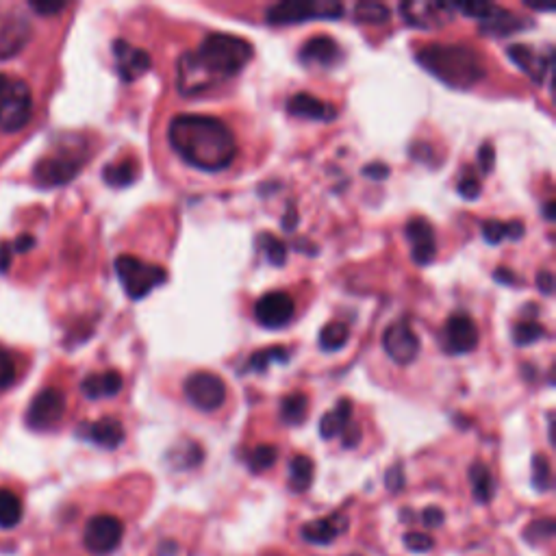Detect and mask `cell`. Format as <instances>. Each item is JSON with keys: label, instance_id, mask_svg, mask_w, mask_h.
<instances>
[{"label": "cell", "instance_id": "obj_1", "mask_svg": "<svg viewBox=\"0 0 556 556\" xmlns=\"http://www.w3.org/2000/svg\"><path fill=\"white\" fill-rule=\"evenodd\" d=\"M255 57V48L233 33H211L198 50H187L176 63V90L181 96H198L222 81L237 77Z\"/></svg>", "mask_w": 556, "mask_h": 556}, {"label": "cell", "instance_id": "obj_2", "mask_svg": "<svg viewBox=\"0 0 556 556\" xmlns=\"http://www.w3.org/2000/svg\"><path fill=\"white\" fill-rule=\"evenodd\" d=\"M168 142L187 166L222 172L237 157V139L222 120L200 113H179L168 124Z\"/></svg>", "mask_w": 556, "mask_h": 556}, {"label": "cell", "instance_id": "obj_3", "mask_svg": "<svg viewBox=\"0 0 556 556\" xmlns=\"http://www.w3.org/2000/svg\"><path fill=\"white\" fill-rule=\"evenodd\" d=\"M417 63L452 90H472L485 79V63L474 48L463 44H428L415 55Z\"/></svg>", "mask_w": 556, "mask_h": 556}, {"label": "cell", "instance_id": "obj_4", "mask_svg": "<svg viewBox=\"0 0 556 556\" xmlns=\"http://www.w3.org/2000/svg\"><path fill=\"white\" fill-rule=\"evenodd\" d=\"M116 274L120 285L131 300H144L150 292L168 281V270L157 263H146L131 255L116 259Z\"/></svg>", "mask_w": 556, "mask_h": 556}, {"label": "cell", "instance_id": "obj_5", "mask_svg": "<svg viewBox=\"0 0 556 556\" xmlns=\"http://www.w3.org/2000/svg\"><path fill=\"white\" fill-rule=\"evenodd\" d=\"M344 16V5L333 0H289V3L272 5L265 11V22L278 24H302L309 20H339Z\"/></svg>", "mask_w": 556, "mask_h": 556}, {"label": "cell", "instance_id": "obj_6", "mask_svg": "<svg viewBox=\"0 0 556 556\" xmlns=\"http://www.w3.org/2000/svg\"><path fill=\"white\" fill-rule=\"evenodd\" d=\"M33 113L31 87L20 79H7L0 87V131L18 133L29 124Z\"/></svg>", "mask_w": 556, "mask_h": 556}, {"label": "cell", "instance_id": "obj_7", "mask_svg": "<svg viewBox=\"0 0 556 556\" xmlns=\"http://www.w3.org/2000/svg\"><path fill=\"white\" fill-rule=\"evenodd\" d=\"M185 398L192 407L205 413L218 411L226 400V385L218 374L213 372H194L183 383Z\"/></svg>", "mask_w": 556, "mask_h": 556}, {"label": "cell", "instance_id": "obj_8", "mask_svg": "<svg viewBox=\"0 0 556 556\" xmlns=\"http://www.w3.org/2000/svg\"><path fill=\"white\" fill-rule=\"evenodd\" d=\"M124 537V526L116 515H94L85 526L83 543L94 556H107L116 550Z\"/></svg>", "mask_w": 556, "mask_h": 556}, {"label": "cell", "instance_id": "obj_9", "mask_svg": "<svg viewBox=\"0 0 556 556\" xmlns=\"http://www.w3.org/2000/svg\"><path fill=\"white\" fill-rule=\"evenodd\" d=\"M63 413H66V396L59 389L48 387L33 398L24 417H27V424L33 431H50L61 422Z\"/></svg>", "mask_w": 556, "mask_h": 556}, {"label": "cell", "instance_id": "obj_10", "mask_svg": "<svg viewBox=\"0 0 556 556\" xmlns=\"http://www.w3.org/2000/svg\"><path fill=\"white\" fill-rule=\"evenodd\" d=\"M383 348L387 357L398 365H411L420 355V337L413 333L407 320L391 324L383 335Z\"/></svg>", "mask_w": 556, "mask_h": 556}, {"label": "cell", "instance_id": "obj_11", "mask_svg": "<svg viewBox=\"0 0 556 556\" xmlns=\"http://www.w3.org/2000/svg\"><path fill=\"white\" fill-rule=\"evenodd\" d=\"M81 166H83V159L72 157V155L44 157L37 161L33 176H35L37 185H42V187H61V185L70 183L72 179H77Z\"/></svg>", "mask_w": 556, "mask_h": 556}, {"label": "cell", "instance_id": "obj_12", "mask_svg": "<svg viewBox=\"0 0 556 556\" xmlns=\"http://www.w3.org/2000/svg\"><path fill=\"white\" fill-rule=\"evenodd\" d=\"M441 344L448 355H467L478 346V328L470 315H452L448 318L444 333H441Z\"/></svg>", "mask_w": 556, "mask_h": 556}, {"label": "cell", "instance_id": "obj_13", "mask_svg": "<svg viewBox=\"0 0 556 556\" xmlns=\"http://www.w3.org/2000/svg\"><path fill=\"white\" fill-rule=\"evenodd\" d=\"M296 305L292 296H287L285 292H270L265 294L261 300H257L255 305V318L263 328H283L294 320Z\"/></svg>", "mask_w": 556, "mask_h": 556}, {"label": "cell", "instance_id": "obj_14", "mask_svg": "<svg viewBox=\"0 0 556 556\" xmlns=\"http://www.w3.org/2000/svg\"><path fill=\"white\" fill-rule=\"evenodd\" d=\"M113 57H116V68L124 83H133L153 66V59L142 48H135L129 42L116 40L113 42Z\"/></svg>", "mask_w": 556, "mask_h": 556}, {"label": "cell", "instance_id": "obj_15", "mask_svg": "<svg viewBox=\"0 0 556 556\" xmlns=\"http://www.w3.org/2000/svg\"><path fill=\"white\" fill-rule=\"evenodd\" d=\"M409 244H411V259L417 265H428L437 257V244H435V231L431 222L426 218H413L409 220L407 229H404Z\"/></svg>", "mask_w": 556, "mask_h": 556}, {"label": "cell", "instance_id": "obj_16", "mask_svg": "<svg viewBox=\"0 0 556 556\" xmlns=\"http://www.w3.org/2000/svg\"><path fill=\"white\" fill-rule=\"evenodd\" d=\"M344 59V50L341 46L326 35L311 37L300 48V61L305 66H322V68H335L337 63Z\"/></svg>", "mask_w": 556, "mask_h": 556}, {"label": "cell", "instance_id": "obj_17", "mask_svg": "<svg viewBox=\"0 0 556 556\" xmlns=\"http://www.w3.org/2000/svg\"><path fill=\"white\" fill-rule=\"evenodd\" d=\"M348 526L350 522L344 513H333L328 517H322V520H313L305 524L300 530V535L307 543H313V546H328V543H333L344 535Z\"/></svg>", "mask_w": 556, "mask_h": 556}, {"label": "cell", "instance_id": "obj_18", "mask_svg": "<svg viewBox=\"0 0 556 556\" xmlns=\"http://www.w3.org/2000/svg\"><path fill=\"white\" fill-rule=\"evenodd\" d=\"M77 435L105 450H116L124 441V426L120 420H116V417H103V420L98 422L81 424Z\"/></svg>", "mask_w": 556, "mask_h": 556}, {"label": "cell", "instance_id": "obj_19", "mask_svg": "<svg viewBox=\"0 0 556 556\" xmlns=\"http://www.w3.org/2000/svg\"><path fill=\"white\" fill-rule=\"evenodd\" d=\"M507 55L509 59L515 63L517 68L522 72H526L530 79L535 83H543L546 79V74L550 72V63L552 57L550 55H541L533 46H526V44H513L507 48Z\"/></svg>", "mask_w": 556, "mask_h": 556}, {"label": "cell", "instance_id": "obj_20", "mask_svg": "<svg viewBox=\"0 0 556 556\" xmlns=\"http://www.w3.org/2000/svg\"><path fill=\"white\" fill-rule=\"evenodd\" d=\"M441 11H448V5L439 3H402L400 5V14L404 18V22L411 24V27L417 29H435L441 27L448 18L439 16Z\"/></svg>", "mask_w": 556, "mask_h": 556}, {"label": "cell", "instance_id": "obj_21", "mask_svg": "<svg viewBox=\"0 0 556 556\" xmlns=\"http://www.w3.org/2000/svg\"><path fill=\"white\" fill-rule=\"evenodd\" d=\"M81 391L87 400H103L113 398L122 391V376L116 370L96 372L83 378Z\"/></svg>", "mask_w": 556, "mask_h": 556}, {"label": "cell", "instance_id": "obj_22", "mask_svg": "<svg viewBox=\"0 0 556 556\" xmlns=\"http://www.w3.org/2000/svg\"><path fill=\"white\" fill-rule=\"evenodd\" d=\"M287 111L292 113L296 118H305V120H322V122H331L337 118L335 107L322 103V100L313 98L311 94H296L287 100Z\"/></svg>", "mask_w": 556, "mask_h": 556}, {"label": "cell", "instance_id": "obj_23", "mask_svg": "<svg viewBox=\"0 0 556 556\" xmlns=\"http://www.w3.org/2000/svg\"><path fill=\"white\" fill-rule=\"evenodd\" d=\"M533 27V22L524 20L520 16L511 14V11L498 7L491 18H487L485 22H480V33H487L491 37H507L511 33H517L522 29Z\"/></svg>", "mask_w": 556, "mask_h": 556}, {"label": "cell", "instance_id": "obj_24", "mask_svg": "<svg viewBox=\"0 0 556 556\" xmlns=\"http://www.w3.org/2000/svg\"><path fill=\"white\" fill-rule=\"evenodd\" d=\"M352 422V402L348 398H341L333 411H328L320 420V435L322 439H335L344 435L348 424Z\"/></svg>", "mask_w": 556, "mask_h": 556}, {"label": "cell", "instance_id": "obj_25", "mask_svg": "<svg viewBox=\"0 0 556 556\" xmlns=\"http://www.w3.org/2000/svg\"><path fill=\"white\" fill-rule=\"evenodd\" d=\"M139 176V163L133 157L120 159L116 163H109V166L103 170V179L109 187L113 189H124L131 187Z\"/></svg>", "mask_w": 556, "mask_h": 556}, {"label": "cell", "instance_id": "obj_26", "mask_svg": "<svg viewBox=\"0 0 556 556\" xmlns=\"http://www.w3.org/2000/svg\"><path fill=\"white\" fill-rule=\"evenodd\" d=\"M470 485H472V494L474 500L480 504H489L494 500L496 494V480L494 474H491L489 467L485 463H472L470 467Z\"/></svg>", "mask_w": 556, "mask_h": 556}, {"label": "cell", "instance_id": "obj_27", "mask_svg": "<svg viewBox=\"0 0 556 556\" xmlns=\"http://www.w3.org/2000/svg\"><path fill=\"white\" fill-rule=\"evenodd\" d=\"M29 24L24 20H11L7 27L0 31V59L18 55V50L29 40Z\"/></svg>", "mask_w": 556, "mask_h": 556}, {"label": "cell", "instance_id": "obj_28", "mask_svg": "<svg viewBox=\"0 0 556 556\" xmlns=\"http://www.w3.org/2000/svg\"><path fill=\"white\" fill-rule=\"evenodd\" d=\"M313 483V461L305 454H296V457L289 461V487L296 494H305V491Z\"/></svg>", "mask_w": 556, "mask_h": 556}, {"label": "cell", "instance_id": "obj_29", "mask_svg": "<svg viewBox=\"0 0 556 556\" xmlns=\"http://www.w3.org/2000/svg\"><path fill=\"white\" fill-rule=\"evenodd\" d=\"M170 459L176 470H192V467H198L202 459H205V450H202L198 441L187 439L170 450Z\"/></svg>", "mask_w": 556, "mask_h": 556}, {"label": "cell", "instance_id": "obj_30", "mask_svg": "<svg viewBox=\"0 0 556 556\" xmlns=\"http://www.w3.org/2000/svg\"><path fill=\"white\" fill-rule=\"evenodd\" d=\"M526 229L522 222H498V220H489L483 224V237L485 242L496 246L500 244L502 239H520L524 237Z\"/></svg>", "mask_w": 556, "mask_h": 556}, {"label": "cell", "instance_id": "obj_31", "mask_svg": "<svg viewBox=\"0 0 556 556\" xmlns=\"http://www.w3.org/2000/svg\"><path fill=\"white\" fill-rule=\"evenodd\" d=\"M22 500L5 487H0V528L11 530L22 522Z\"/></svg>", "mask_w": 556, "mask_h": 556}, {"label": "cell", "instance_id": "obj_32", "mask_svg": "<svg viewBox=\"0 0 556 556\" xmlns=\"http://www.w3.org/2000/svg\"><path fill=\"white\" fill-rule=\"evenodd\" d=\"M309 411V398L305 394H289L281 402V422L287 426H298L305 422Z\"/></svg>", "mask_w": 556, "mask_h": 556}, {"label": "cell", "instance_id": "obj_33", "mask_svg": "<svg viewBox=\"0 0 556 556\" xmlns=\"http://www.w3.org/2000/svg\"><path fill=\"white\" fill-rule=\"evenodd\" d=\"M276 361V363H287L289 361V352L283 346H272V348H265L259 350L252 355L246 363V368L242 372H265L268 370V365Z\"/></svg>", "mask_w": 556, "mask_h": 556}, {"label": "cell", "instance_id": "obj_34", "mask_svg": "<svg viewBox=\"0 0 556 556\" xmlns=\"http://www.w3.org/2000/svg\"><path fill=\"white\" fill-rule=\"evenodd\" d=\"M257 248L263 252L265 259H268V263L272 265H285L287 261V246L278 239L276 235L268 233V231H263L261 235H257Z\"/></svg>", "mask_w": 556, "mask_h": 556}, {"label": "cell", "instance_id": "obj_35", "mask_svg": "<svg viewBox=\"0 0 556 556\" xmlns=\"http://www.w3.org/2000/svg\"><path fill=\"white\" fill-rule=\"evenodd\" d=\"M350 339V331L344 322H331L322 328L320 333V346L326 352H335L341 350Z\"/></svg>", "mask_w": 556, "mask_h": 556}, {"label": "cell", "instance_id": "obj_36", "mask_svg": "<svg viewBox=\"0 0 556 556\" xmlns=\"http://www.w3.org/2000/svg\"><path fill=\"white\" fill-rule=\"evenodd\" d=\"M389 16L391 11L383 3H370L368 0V3H359L355 7V18L361 24H383L389 22Z\"/></svg>", "mask_w": 556, "mask_h": 556}, {"label": "cell", "instance_id": "obj_37", "mask_svg": "<svg viewBox=\"0 0 556 556\" xmlns=\"http://www.w3.org/2000/svg\"><path fill=\"white\" fill-rule=\"evenodd\" d=\"M276 459H278V450L270 444H263L248 454V467L250 472L261 474L265 470H270V467L276 463Z\"/></svg>", "mask_w": 556, "mask_h": 556}, {"label": "cell", "instance_id": "obj_38", "mask_svg": "<svg viewBox=\"0 0 556 556\" xmlns=\"http://www.w3.org/2000/svg\"><path fill=\"white\" fill-rule=\"evenodd\" d=\"M533 487L541 494H546L552 487V465L546 454H535L533 457Z\"/></svg>", "mask_w": 556, "mask_h": 556}, {"label": "cell", "instance_id": "obj_39", "mask_svg": "<svg viewBox=\"0 0 556 556\" xmlns=\"http://www.w3.org/2000/svg\"><path fill=\"white\" fill-rule=\"evenodd\" d=\"M546 337V328H543L539 322H522L513 328V341L515 346H530L535 344V341Z\"/></svg>", "mask_w": 556, "mask_h": 556}, {"label": "cell", "instance_id": "obj_40", "mask_svg": "<svg viewBox=\"0 0 556 556\" xmlns=\"http://www.w3.org/2000/svg\"><path fill=\"white\" fill-rule=\"evenodd\" d=\"M556 533V524L552 517H543V520H535L533 524H528L526 530H524V539L528 543H533V546H537V543H543V541H550Z\"/></svg>", "mask_w": 556, "mask_h": 556}, {"label": "cell", "instance_id": "obj_41", "mask_svg": "<svg viewBox=\"0 0 556 556\" xmlns=\"http://www.w3.org/2000/svg\"><path fill=\"white\" fill-rule=\"evenodd\" d=\"M452 11L457 9L461 11L463 16L467 18H476L480 22H485L487 18H491V14L498 9L496 5H489V3H457V5H450Z\"/></svg>", "mask_w": 556, "mask_h": 556}, {"label": "cell", "instance_id": "obj_42", "mask_svg": "<svg viewBox=\"0 0 556 556\" xmlns=\"http://www.w3.org/2000/svg\"><path fill=\"white\" fill-rule=\"evenodd\" d=\"M402 541L411 552H420V554L431 552L435 548V539L426 533H417V530H411V533L404 535Z\"/></svg>", "mask_w": 556, "mask_h": 556}, {"label": "cell", "instance_id": "obj_43", "mask_svg": "<svg viewBox=\"0 0 556 556\" xmlns=\"http://www.w3.org/2000/svg\"><path fill=\"white\" fill-rule=\"evenodd\" d=\"M16 381V363L9 357V352L0 348V391L14 385Z\"/></svg>", "mask_w": 556, "mask_h": 556}, {"label": "cell", "instance_id": "obj_44", "mask_svg": "<svg viewBox=\"0 0 556 556\" xmlns=\"http://www.w3.org/2000/svg\"><path fill=\"white\" fill-rule=\"evenodd\" d=\"M457 189H459V194H461L465 200H476V198L480 196V189H483V185H480V181L470 172V174H465L463 179L459 181Z\"/></svg>", "mask_w": 556, "mask_h": 556}, {"label": "cell", "instance_id": "obj_45", "mask_svg": "<svg viewBox=\"0 0 556 556\" xmlns=\"http://www.w3.org/2000/svg\"><path fill=\"white\" fill-rule=\"evenodd\" d=\"M478 163H480V170H483V174H489L491 170H494L496 166V148L491 142L483 144L478 150Z\"/></svg>", "mask_w": 556, "mask_h": 556}, {"label": "cell", "instance_id": "obj_46", "mask_svg": "<svg viewBox=\"0 0 556 556\" xmlns=\"http://www.w3.org/2000/svg\"><path fill=\"white\" fill-rule=\"evenodd\" d=\"M385 485H387V489L391 491V494H398V491H402V487H404V470H402V465L389 467L387 474H385Z\"/></svg>", "mask_w": 556, "mask_h": 556}, {"label": "cell", "instance_id": "obj_47", "mask_svg": "<svg viewBox=\"0 0 556 556\" xmlns=\"http://www.w3.org/2000/svg\"><path fill=\"white\" fill-rule=\"evenodd\" d=\"M444 522H446V513L439 507H428L422 511V524L426 528H439L444 526Z\"/></svg>", "mask_w": 556, "mask_h": 556}, {"label": "cell", "instance_id": "obj_48", "mask_svg": "<svg viewBox=\"0 0 556 556\" xmlns=\"http://www.w3.org/2000/svg\"><path fill=\"white\" fill-rule=\"evenodd\" d=\"M537 287L543 296H552L554 294V276L550 270H541L537 274Z\"/></svg>", "mask_w": 556, "mask_h": 556}, {"label": "cell", "instance_id": "obj_49", "mask_svg": "<svg viewBox=\"0 0 556 556\" xmlns=\"http://www.w3.org/2000/svg\"><path fill=\"white\" fill-rule=\"evenodd\" d=\"M363 174L370 176V179H374V181H383L389 176V166H385V163H381V161H376V163H370V166H365Z\"/></svg>", "mask_w": 556, "mask_h": 556}, {"label": "cell", "instance_id": "obj_50", "mask_svg": "<svg viewBox=\"0 0 556 556\" xmlns=\"http://www.w3.org/2000/svg\"><path fill=\"white\" fill-rule=\"evenodd\" d=\"M31 9L35 11V14H40V16H55V14H61L63 9H66V5L63 3H33Z\"/></svg>", "mask_w": 556, "mask_h": 556}, {"label": "cell", "instance_id": "obj_51", "mask_svg": "<svg viewBox=\"0 0 556 556\" xmlns=\"http://www.w3.org/2000/svg\"><path fill=\"white\" fill-rule=\"evenodd\" d=\"M361 441V428L359 424H348V428L344 431V448H355Z\"/></svg>", "mask_w": 556, "mask_h": 556}, {"label": "cell", "instance_id": "obj_52", "mask_svg": "<svg viewBox=\"0 0 556 556\" xmlns=\"http://www.w3.org/2000/svg\"><path fill=\"white\" fill-rule=\"evenodd\" d=\"M11 268V244L0 242V274H7Z\"/></svg>", "mask_w": 556, "mask_h": 556}, {"label": "cell", "instance_id": "obj_53", "mask_svg": "<svg viewBox=\"0 0 556 556\" xmlns=\"http://www.w3.org/2000/svg\"><path fill=\"white\" fill-rule=\"evenodd\" d=\"M494 276H496L498 283H504V285H517V283H520V276H517L511 270H507V268H498L494 272Z\"/></svg>", "mask_w": 556, "mask_h": 556}, {"label": "cell", "instance_id": "obj_54", "mask_svg": "<svg viewBox=\"0 0 556 556\" xmlns=\"http://www.w3.org/2000/svg\"><path fill=\"white\" fill-rule=\"evenodd\" d=\"M33 246H35V237H33V235H27V233H24V235H20V237L16 239V242H14V246H11V248H14V250H18V252H27V250H31Z\"/></svg>", "mask_w": 556, "mask_h": 556}, {"label": "cell", "instance_id": "obj_55", "mask_svg": "<svg viewBox=\"0 0 556 556\" xmlns=\"http://www.w3.org/2000/svg\"><path fill=\"white\" fill-rule=\"evenodd\" d=\"M296 224H298V213H296V209L289 207L287 216L283 218V229H285V231H294V226H296Z\"/></svg>", "mask_w": 556, "mask_h": 556}, {"label": "cell", "instance_id": "obj_56", "mask_svg": "<svg viewBox=\"0 0 556 556\" xmlns=\"http://www.w3.org/2000/svg\"><path fill=\"white\" fill-rule=\"evenodd\" d=\"M179 552V546H176L174 541H163L161 548H159V556H174Z\"/></svg>", "mask_w": 556, "mask_h": 556}, {"label": "cell", "instance_id": "obj_57", "mask_svg": "<svg viewBox=\"0 0 556 556\" xmlns=\"http://www.w3.org/2000/svg\"><path fill=\"white\" fill-rule=\"evenodd\" d=\"M543 216H546L548 222L554 220V202H552V200H548V202H546V207H543Z\"/></svg>", "mask_w": 556, "mask_h": 556}, {"label": "cell", "instance_id": "obj_58", "mask_svg": "<svg viewBox=\"0 0 556 556\" xmlns=\"http://www.w3.org/2000/svg\"><path fill=\"white\" fill-rule=\"evenodd\" d=\"M7 79H9V77H5V74H0V87H3V85L7 83Z\"/></svg>", "mask_w": 556, "mask_h": 556}, {"label": "cell", "instance_id": "obj_59", "mask_svg": "<svg viewBox=\"0 0 556 556\" xmlns=\"http://www.w3.org/2000/svg\"><path fill=\"white\" fill-rule=\"evenodd\" d=\"M348 556H361V554H348Z\"/></svg>", "mask_w": 556, "mask_h": 556}]
</instances>
